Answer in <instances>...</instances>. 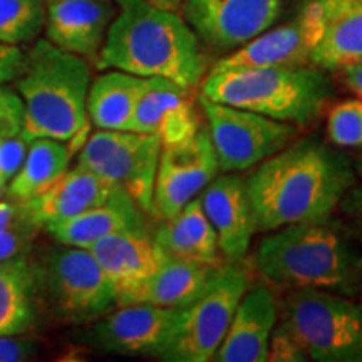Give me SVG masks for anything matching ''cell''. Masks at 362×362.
Masks as SVG:
<instances>
[{
  "mask_svg": "<svg viewBox=\"0 0 362 362\" xmlns=\"http://www.w3.org/2000/svg\"><path fill=\"white\" fill-rule=\"evenodd\" d=\"M327 138L337 148L362 146V99H347L330 107Z\"/></svg>",
  "mask_w": 362,
  "mask_h": 362,
  "instance_id": "30",
  "label": "cell"
},
{
  "mask_svg": "<svg viewBox=\"0 0 362 362\" xmlns=\"http://www.w3.org/2000/svg\"><path fill=\"white\" fill-rule=\"evenodd\" d=\"M45 25V0H0V40L34 42Z\"/></svg>",
  "mask_w": 362,
  "mask_h": 362,
  "instance_id": "29",
  "label": "cell"
},
{
  "mask_svg": "<svg viewBox=\"0 0 362 362\" xmlns=\"http://www.w3.org/2000/svg\"><path fill=\"white\" fill-rule=\"evenodd\" d=\"M115 2V19L96 57L99 71L163 78L185 89L202 83L205 56L200 39L183 17L149 0Z\"/></svg>",
  "mask_w": 362,
  "mask_h": 362,
  "instance_id": "2",
  "label": "cell"
},
{
  "mask_svg": "<svg viewBox=\"0 0 362 362\" xmlns=\"http://www.w3.org/2000/svg\"><path fill=\"white\" fill-rule=\"evenodd\" d=\"M206 129L175 144H161L153 189V215L168 220L198 198L218 173Z\"/></svg>",
  "mask_w": 362,
  "mask_h": 362,
  "instance_id": "11",
  "label": "cell"
},
{
  "mask_svg": "<svg viewBox=\"0 0 362 362\" xmlns=\"http://www.w3.org/2000/svg\"><path fill=\"white\" fill-rule=\"evenodd\" d=\"M279 319V304L265 285L248 287L233 312L214 361L267 362L269 341Z\"/></svg>",
  "mask_w": 362,
  "mask_h": 362,
  "instance_id": "19",
  "label": "cell"
},
{
  "mask_svg": "<svg viewBox=\"0 0 362 362\" xmlns=\"http://www.w3.org/2000/svg\"><path fill=\"white\" fill-rule=\"evenodd\" d=\"M202 208L216 233L218 250L226 262H242L259 232L245 180L223 175L211 180L202 192Z\"/></svg>",
  "mask_w": 362,
  "mask_h": 362,
  "instance_id": "14",
  "label": "cell"
},
{
  "mask_svg": "<svg viewBox=\"0 0 362 362\" xmlns=\"http://www.w3.org/2000/svg\"><path fill=\"white\" fill-rule=\"evenodd\" d=\"M178 310L149 304L117 305L89 324L84 342L111 354L160 359L173 334Z\"/></svg>",
  "mask_w": 362,
  "mask_h": 362,
  "instance_id": "12",
  "label": "cell"
},
{
  "mask_svg": "<svg viewBox=\"0 0 362 362\" xmlns=\"http://www.w3.org/2000/svg\"><path fill=\"white\" fill-rule=\"evenodd\" d=\"M16 90L24 103L25 141L52 138L78 153L89 133L88 93L90 67L88 59L67 52L47 39H35Z\"/></svg>",
  "mask_w": 362,
  "mask_h": 362,
  "instance_id": "4",
  "label": "cell"
},
{
  "mask_svg": "<svg viewBox=\"0 0 362 362\" xmlns=\"http://www.w3.org/2000/svg\"><path fill=\"white\" fill-rule=\"evenodd\" d=\"M259 232L327 218L356 173L346 155L317 138L285 146L245 180Z\"/></svg>",
  "mask_w": 362,
  "mask_h": 362,
  "instance_id": "1",
  "label": "cell"
},
{
  "mask_svg": "<svg viewBox=\"0 0 362 362\" xmlns=\"http://www.w3.org/2000/svg\"><path fill=\"white\" fill-rule=\"evenodd\" d=\"M240 262L221 265L216 277L192 304L180 307L171 339L160 359L168 362L214 361L240 298L250 287Z\"/></svg>",
  "mask_w": 362,
  "mask_h": 362,
  "instance_id": "8",
  "label": "cell"
},
{
  "mask_svg": "<svg viewBox=\"0 0 362 362\" xmlns=\"http://www.w3.org/2000/svg\"><path fill=\"white\" fill-rule=\"evenodd\" d=\"M72 148L52 138H35L29 141L21 170L7 185V198L29 202L45 192L54 181L69 170Z\"/></svg>",
  "mask_w": 362,
  "mask_h": 362,
  "instance_id": "27",
  "label": "cell"
},
{
  "mask_svg": "<svg viewBox=\"0 0 362 362\" xmlns=\"http://www.w3.org/2000/svg\"><path fill=\"white\" fill-rule=\"evenodd\" d=\"M267 361L272 362H305L309 357L297 342V339L291 332V329L282 320L275 325L269 341V356Z\"/></svg>",
  "mask_w": 362,
  "mask_h": 362,
  "instance_id": "32",
  "label": "cell"
},
{
  "mask_svg": "<svg viewBox=\"0 0 362 362\" xmlns=\"http://www.w3.org/2000/svg\"><path fill=\"white\" fill-rule=\"evenodd\" d=\"M339 205H341L347 218L354 223L356 228L362 232V185H359V187L352 185L342 197Z\"/></svg>",
  "mask_w": 362,
  "mask_h": 362,
  "instance_id": "36",
  "label": "cell"
},
{
  "mask_svg": "<svg viewBox=\"0 0 362 362\" xmlns=\"http://www.w3.org/2000/svg\"><path fill=\"white\" fill-rule=\"evenodd\" d=\"M185 89L173 81L144 78L129 131L155 134L161 144H175L200 131V117Z\"/></svg>",
  "mask_w": 362,
  "mask_h": 362,
  "instance_id": "17",
  "label": "cell"
},
{
  "mask_svg": "<svg viewBox=\"0 0 362 362\" xmlns=\"http://www.w3.org/2000/svg\"><path fill=\"white\" fill-rule=\"evenodd\" d=\"M115 287L117 305L129 304L158 269V255L146 228L107 235L88 248Z\"/></svg>",
  "mask_w": 362,
  "mask_h": 362,
  "instance_id": "18",
  "label": "cell"
},
{
  "mask_svg": "<svg viewBox=\"0 0 362 362\" xmlns=\"http://www.w3.org/2000/svg\"><path fill=\"white\" fill-rule=\"evenodd\" d=\"M282 322L317 362H362V307L346 296L296 288L282 305Z\"/></svg>",
  "mask_w": 362,
  "mask_h": 362,
  "instance_id": "6",
  "label": "cell"
},
{
  "mask_svg": "<svg viewBox=\"0 0 362 362\" xmlns=\"http://www.w3.org/2000/svg\"><path fill=\"white\" fill-rule=\"evenodd\" d=\"M359 293H361V300H359V305L362 307V284H361V288H359Z\"/></svg>",
  "mask_w": 362,
  "mask_h": 362,
  "instance_id": "41",
  "label": "cell"
},
{
  "mask_svg": "<svg viewBox=\"0 0 362 362\" xmlns=\"http://www.w3.org/2000/svg\"><path fill=\"white\" fill-rule=\"evenodd\" d=\"M255 253L257 270L270 284L356 296L362 284V253L346 230L327 218L274 230Z\"/></svg>",
  "mask_w": 362,
  "mask_h": 362,
  "instance_id": "3",
  "label": "cell"
},
{
  "mask_svg": "<svg viewBox=\"0 0 362 362\" xmlns=\"http://www.w3.org/2000/svg\"><path fill=\"white\" fill-rule=\"evenodd\" d=\"M307 11L315 27L312 64L337 72L362 61V0H312Z\"/></svg>",
  "mask_w": 362,
  "mask_h": 362,
  "instance_id": "15",
  "label": "cell"
},
{
  "mask_svg": "<svg viewBox=\"0 0 362 362\" xmlns=\"http://www.w3.org/2000/svg\"><path fill=\"white\" fill-rule=\"evenodd\" d=\"M24 103L19 93L0 86V138H13L22 133Z\"/></svg>",
  "mask_w": 362,
  "mask_h": 362,
  "instance_id": "31",
  "label": "cell"
},
{
  "mask_svg": "<svg viewBox=\"0 0 362 362\" xmlns=\"http://www.w3.org/2000/svg\"><path fill=\"white\" fill-rule=\"evenodd\" d=\"M185 21L210 47L235 51L274 25L282 0H183Z\"/></svg>",
  "mask_w": 362,
  "mask_h": 362,
  "instance_id": "13",
  "label": "cell"
},
{
  "mask_svg": "<svg viewBox=\"0 0 362 362\" xmlns=\"http://www.w3.org/2000/svg\"><path fill=\"white\" fill-rule=\"evenodd\" d=\"M221 265L160 255L156 272L143 285L141 291L131 298L129 304H149L175 309L192 304L194 298L205 292Z\"/></svg>",
  "mask_w": 362,
  "mask_h": 362,
  "instance_id": "24",
  "label": "cell"
},
{
  "mask_svg": "<svg viewBox=\"0 0 362 362\" xmlns=\"http://www.w3.org/2000/svg\"><path fill=\"white\" fill-rule=\"evenodd\" d=\"M314 42V21L305 7L296 21L277 29H267L242 47L235 49L230 56L216 62L211 72L309 64Z\"/></svg>",
  "mask_w": 362,
  "mask_h": 362,
  "instance_id": "20",
  "label": "cell"
},
{
  "mask_svg": "<svg viewBox=\"0 0 362 362\" xmlns=\"http://www.w3.org/2000/svg\"><path fill=\"white\" fill-rule=\"evenodd\" d=\"M39 270L27 255L0 262V336L24 334L37 317Z\"/></svg>",
  "mask_w": 362,
  "mask_h": 362,
  "instance_id": "25",
  "label": "cell"
},
{
  "mask_svg": "<svg viewBox=\"0 0 362 362\" xmlns=\"http://www.w3.org/2000/svg\"><path fill=\"white\" fill-rule=\"evenodd\" d=\"M202 96L304 128L322 116L334 89L314 64L250 67L210 72Z\"/></svg>",
  "mask_w": 362,
  "mask_h": 362,
  "instance_id": "5",
  "label": "cell"
},
{
  "mask_svg": "<svg viewBox=\"0 0 362 362\" xmlns=\"http://www.w3.org/2000/svg\"><path fill=\"white\" fill-rule=\"evenodd\" d=\"M337 72H341L344 86H346L352 94H356L357 98L362 99V61L342 67V69Z\"/></svg>",
  "mask_w": 362,
  "mask_h": 362,
  "instance_id": "37",
  "label": "cell"
},
{
  "mask_svg": "<svg viewBox=\"0 0 362 362\" xmlns=\"http://www.w3.org/2000/svg\"><path fill=\"white\" fill-rule=\"evenodd\" d=\"M27 56L21 45H12L0 40V86L16 83L25 69Z\"/></svg>",
  "mask_w": 362,
  "mask_h": 362,
  "instance_id": "34",
  "label": "cell"
},
{
  "mask_svg": "<svg viewBox=\"0 0 362 362\" xmlns=\"http://www.w3.org/2000/svg\"><path fill=\"white\" fill-rule=\"evenodd\" d=\"M354 168H356L357 173H359V176H362V153H361V156L357 158V160H356V165H354Z\"/></svg>",
  "mask_w": 362,
  "mask_h": 362,
  "instance_id": "40",
  "label": "cell"
},
{
  "mask_svg": "<svg viewBox=\"0 0 362 362\" xmlns=\"http://www.w3.org/2000/svg\"><path fill=\"white\" fill-rule=\"evenodd\" d=\"M151 238L163 257L221 265L216 233L203 211L200 197L185 205L175 216L163 220Z\"/></svg>",
  "mask_w": 362,
  "mask_h": 362,
  "instance_id": "23",
  "label": "cell"
},
{
  "mask_svg": "<svg viewBox=\"0 0 362 362\" xmlns=\"http://www.w3.org/2000/svg\"><path fill=\"white\" fill-rule=\"evenodd\" d=\"M153 6L161 7V8H168V11H175L176 7L183 4V0H149Z\"/></svg>",
  "mask_w": 362,
  "mask_h": 362,
  "instance_id": "38",
  "label": "cell"
},
{
  "mask_svg": "<svg viewBox=\"0 0 362 362\" xmlns=\"http://www.w3.org/2000/svg\"><path fill=\"white\" fill-rule=\"evenodd\" d=\"M144 86V78L107 69L90 81L88 93L89 123L98 129L129 131L131 121Z\"/></svg>",
  "mask_w": 362,
  "mask_h": 362,
  "instance_id": "26",
  "label": "cell"
},
{
  "mask_svg": "<svg viewBox=\"0 0 362 362\" xmlns=\"http://www.w3.org/2000/svg\"><path fill=\"white\" fill-rule=\"evenodd\" d=\"M160 151L155 134L98 129L81 146L78 165L111 181L143 214L151 215Z\"/></svg>",
  "mask_w": 362,
  "mask_h": 362,
  "instance_id": "9",
  "label": "cell"
},
{
  "mask_svg": "<svg viewBox=\"0 0 362 362\" xmlns=\"http://www.w3.org/2000/svg\"><path fill=\"white\" fill-rule=\"evenodd\" d=\"M115 13V0H45V39L96 61Z\"/></svg>",
  "mask_w": 362,
  "mask_h": 362,
  "instance_id": "16",
  "label": "cell"
},
{
  "mask_svg": "<svg viewBox=\"0 0 362 362\" xmlns=\"http://www.w3.org/2000/svg\"><path fill=\"white\" fill-rule=\"evenodd\" d=\"M117 189L121 188H117L111 181L104 180L103 176L84 166L76 165L54 181L45 192L24 203L34 220L45 228L103 205L111 200Z\"/></svg>",
  "mask_w": 362,
  "mask_h": 362,
  "instance_id": "21",
  "label": "cell"
},
{
  "mask_svg": "<svg viewBox=\"0 0 362 362\" xmlns=\"http://www.w3.org/2000/svg\"><path fill=\"white\" fill-rule=\"evenodd\" d=\"M7 185H8V183H7L6 180L0 178V200L7 197Z\"/></svg>",
  "mask_w": 362,
  "mask_h": 362,
  "instance_id": "39",
  "label": "cell"
},
{
  "mask_svg": "<svg viewBox=\"0 0 362 362\" xmlns=\"http://www.w3.org/2000/svg\"><path fill=\"white\" fill-rule=\"evenodd\" d=\"M206 131L218 168L243 171L269 160L296 138L297 126L270 119L259 112L200 98Z\"/></svg>",
  "mask_w": 362,
  "mask_h": 362,
  "instance_id": "10",
  "label": "cell"
},
{
  "mask_svg": "<svg viewBox=\"0 0 362 362\" xmlns=\"http://www.w3.org/2000/svg\"><path fill=\"white\" fill-rule=\"evenodd\" d=\"M27 148L29 141H25L21 134L13 138H0V178L7 183L13 178L24 163Z\"/></svg>",
  "mask_w": 362,
  "mask_h": 362,
  "instance_id": "33",
  "label": "cell"
},
{
  "mask_svg": "<svg viewBox=\"0 0 362 362\" xmlns=\"http://www.w3.org/2000/svg\"><path fill=\"white\" fill-rule=\"evenodd\" d=\"M35 342L22 337V334L0 336V362H24L33 359Z\"/></svg>",
  "mask_w": 362,
  "mask_h": 362,
  "instance_id": "35",
  "label": "cell"
},
{
  "mask_svg": "<svg viewBox=\"0 0 362 362\" xmlns=\"http://www.w3.org/2000/svg\"><path fill=\"white\" fill-rule=\"evenodd\" d=\"M134 228H146L143 211L123 189H117L111 200L103 205L45 226L44 230L61 245L90 248L107 235Z\"/></svg>",
  "mask_w": 362,
  "mask_h": 362,
  "instance_id": "22",
  "label": "cell"
},
{
  "mask_svg": "<svg viewBox=\"0 0 362 362\" xmlns=\"http://www.w3.org/2000/svg\"><path fill=\"white\" fill-rule=\"evenodd\" d=\"M42 230L24 202L0 200V262L27 255Z\"/></svg>",
  "mask_w": 362,
  "mask_h": 362,
  "instance_id": "28",
  "label": "cell"
},
{
  "mask_svg": "<svg viewBox=\"0 0 362 362\" xmlns=\"http://www.w3.org/2000/svg\"><path fill=\"white\" fill-rule=\"evenodd\" d=\"M37 270L39 297L57 322L86 325L117 307L115 287L88 248L61 245Z\"/></svg>",
  "mask_w": 362,
  "mask_h": 362,
  "instance_id": "7",
  "label": "cell"
}]
</instances>
